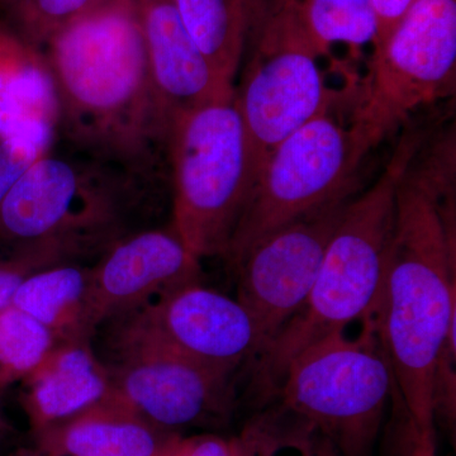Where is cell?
I'll use <instances>...</instances> for the list:
<instances>
[{"label":"cell","instance_id":"44dd1931","mask_svg":"<svg viewBox=\"0 0 456 456\" xmlns=\"http://www.w3.org/2000/svg\"><path fill=\"white\" fill-rule=\"evenodd\" d=\"M56 345L46 327L13 305L0 311V391L23 382Z\"/></svg>","mask_w":456,"mask_h":456},{"label":"cell","instance_id":"4fadbf2b","mask_svg":"<svg viewBox=\"0 0 456 456\" xmlns=\"http://www.w3.org/2000/svg\"><path fill=\"white\" fill-rule=\"evenodd\" d=\"M202 266L171 224L125 237L90 268L88 314L93 331L139 310L180 285L200 281Z\"/></svg>","mask_w":456,"mask_h":456},{"label":"cell","instance_id":"4dcf8cb0","mask_svg":"<svg viewBox=\"0 0 456 456\" xmlns=\"http://www.w3.org/2000/svg\"><path fill=\"white\" fill-rule=\"evenodd\" d=\"M5 425L4 419H3L2 407H0V444H2L3 437H4Z\"/></svg>","mask_w":456,"mask_h":456},{"label":"cell","instance_id":"8fae6325","mask_svg":"<svg viewBox=\"0 0 456 456\" xmlns=\"http://www.w3.org/2000/svg\"><path fill=\"white\" fill-rule=\"evenodd\" d=\"M107 322L228 375L256 362L268 346L241 302L200 281L180 285Z\"/></svg>","mask_w":456,"mask_h":456},{"label":"cell","instance_id":"8992f818","mask_svg":"<svg viewBox=\"0 0 456 456\" xmlns=\"http://www.w3.org/2000/svg\"><path fill=\"white\" fill-rule=\"evenodd\" d=\"M358 338H321L289 362L278 387L283 406L330 441L340 456H369L395 388L374 318Z\"/></svg>","mask_w":456,"mask_h":456},{"label":"cell","instance_id":"d6a6232c","mask_svg":"<svg viewBox=\"0 0 456 456\" xmlns=\"http://www.w3.org/2000/svg\"><path fill=\"white\" fill-rule=\"evenodd\" d=\"M285 2V0H266V3L269 4H281V3Z\"/></svg>","mask_w":456,"mask_h":456},{"label":"cell","instance_id":"f546056e","mask_svg":"<svg viewBox=\"0 0 456 456\" xmlns=\"http://www.w3.org/2000/svg\"><path fill=\"white\" fill-rule=\"evenodd\" d=\"M22 0H0V9L4 12L5 17L11 16Z\"/></svg>","mask_w":456,"mask_h":456},{"label":"cell","instance_id":"ba28073f","mask_svg":"<svg viewBox=\"0 0 456 456\" xmlns=\"http://www.w3.org/2000/svg\"><path fill=\"white\" fill-rule=\"evenodd\" d=\"M368 152L353 128L330 112L305 123L261 167L224 259L233 263L278 228L353 198Z\"/></svg>","mask_w":456,"mask_h":456},{"label":"cell","instance_id":"f1b7e54d","mask_svg":"<svg viewBox=\"0 0 456 456\" xmlns=\"http://www.w3.org/2000/svg\"><path fill=\"white\" fill-rule=\"evenodd\" d=\"M407 435H408V456H437L435 443H428L419 436L410 419L406 416Z\"/></svg>","mask_w":456,"mask_h":456},{"label":"cell","instance_id":"cb8c5ba5","mask_svg":"<svg viewBox=\"0 0 456 456\" xmlns=\"http://www.w3.org/2000/svg\"><path fill=\"white\" fill-rule=\"evenodd\" d=\"M62 264L55 250L41 244H18L17 253L0 260V311L13 302L18 288L33 273Z\"/></svg>","mask_w":456,"mask_h":456},{"label":"cell","instance_id":"484cf974","mask_svg":"<svg viewBox=\"0 0 456 456\" xmlns=\"http://www.w3.org/2000/svg\"><path fill=\"white\" fill-rule=\"evenodd\" d=\"M260 443V424L246 428L236 437L218 435L180 436L169 456H255Z\"/></svg>","mask_w":456,"mask_h":456},{"label":"cell","instance_id":"d6986e66","mask_svg":"<svg viewBox=\"0 0 456 456\" xmlns=\"http://www.w3.org/2000/svg\"><path fill=\"white\" fill-rule=\"evenodd\" d=\"M89 272L70 263L38 270L20 284L12 305L46 327L57 344L89 342Z\"/></svg>","mask_w":456,"mask_h":456},{"label":"cell","instance_id":"277c9868","mask_svg":"<svg viewBox=\"0 0 456 456\" xmlns=\"http://www.w3.org/2000/svg\"><path fill=\"white\" fill-rule=\"evenodd\" d=\"M406 126L377 182L345 208L327 245L307 301L278 332L255 365L257 391H278L288 362L321 338L374 318L382 296L399 180L425 142Z\"/></svg>","mask_w":456,"mask_h":456},{"label":"cell","instance_id":"30bf717a","mask_svg":"<svg viewBox=\"0 0 456 456\" xmlns=\"http://www.w3.org/2000/svg\"><path fill=\"white\" fill-rule=\"evenodd\" d=\"M110 325L107 395L165 431L230 417L233 375Z\"/></svg>","mask_w":456,"mask_h":456},{"label":"cell","instance_id":"ac0fdd59","mask_svg":"<svg viewBox=\"0 0 456 456\" xmlns=\"http://www.w3.org/2000/svg\"><path fill=\"white\" fill-rule=\"evenodd\" d=\"M173 4L216 77L235 89L246 44L266 0H173Z\"/></svg>","mask_w":456,"mask_h":456},{"label":"cell","instance_id":"1f68e13d","mask_svg":"<svg viewBox=\"0 0 456 456\" xmlns=\"http://www.w3.org/2000/svg\"><path fill=\"white\" fill-rule=\"evenodd\" d=\"M180 437V436H179ZM178 437V439H179ZM178 439H176L175 441H174L173 444H171V445L169 446V448L167 449H165L163 452H160V454H158L156 456H169L170 454V452H171V449H173V446L175 445V443L176 441H178Z\"/></svg>","mask_w":456,"mask_h":456},{"label":"cell","instance_id":"d4e9b609","mask_svg":"<svg viewBox=\"0 0 456 456\" xmlns=\"http://www.w3.org/2000/svg\"><path fill=\"white\" fill-rule=\"evenodd\" d=\"M456 322L450 326L444 340L434 379H432V413L434 421L440 419L443 424L454 430L456 419Z\"/></svg>","mask_w":456,"mask_h":456},{"label":"cell","instance_id":"ffe728a7","mask_svg":"<svg viewBox=\"0 0 456 456\" xmlns=\"http://www.w3.org/2000/svg\"><path fill=\"white\" fill-rule=\"evenodd\" d=\"M312 46L322 56L334 44L362 47L377 38L371 0H290Z\"/></svg>","mask_w":456,"mask_h":456},{"label":"cell","instance_id":"9a60e30c","mask_svg":"<svg viewBox=\"0 0 456 456\" xmlns=\"http://www.w3.org/2000/svg\"><path fill=\"white\" fill-rule=\"evenodd\" d=\"M36 435L49 456H156L180 436L150 424L107 395Z\"/></svg>","mask_w":456,"mask_h":456},{"label":"cell","instance_id":"2e32d148","mask_svg":"<svg viewBox=\"0 0 456 456\" xmlns=\"http://www.w3.org/2000/svg\"><path fill=\"white\" fill-rule=\"evenodd\" d=\"M22 383V406L35 432L97 403L110 386L106 368L89 342L57 344Z\"/></svg>","mask_w":456,"mask_h":456},{"label":"cell","instance_id":"603a6c76","mask_svg":"<svg viewBox=\"0 0 456 456\" xmlns=\"http://www.w3.org/2000/svg\"><path fill=\"white\" fill-rule=\"evenodd\" d=\"M56 131L37 127L0 139V206L41 156L56 145Z\"/></svg>","mask_w":456,"mask_h":456},{"label":"cell","instance_id":"6da1fadb","mask_svg":"<svg viewBox=\"0 0 456 456\" xmlns=\"http://www.w3.org/2000/svg\"><path fill=\"white\" fill-rule=\"evenodd\" d=\"M44 51L59 97L57 145L170 178L173 119L150 77L137 0H102Z\"/></svg>","mask_w":456,"mask_h":456},{"label":"cell","instance_id":"52a82bcc","mask_svg":"<svg viewBox=\"0 0 456 456\" xmlns=\"http://www.w3.org/2000/svg\"><path fill=\"white\" fill-rule=\"evenodd\" d=\"M456 0H416L375 45L350 127L368 151L454 93Z\"/></svg>","mask_w":456,"mask_h":456},{"label":"cell","instance_id":"5b68a950","mask_svg":"<svg viewBox=\"0 0 456 456\" xmlns=\"http://www.w3.org/2000/svg\"><path fill=\"white\" fill-rule=\"evenodd\" d=\"M169 161L171 227L198 259L226 256L256 180L233 99L179 114Z\"/></svg>","mask_w":456,"mask_h":456},{"label":"cell","instance_id":"83f0119b","mask_svg":"<svg viewBox=\"0 0 456 456\" xmlns=\"http://www.w3.org/2000/svg\"><path fill=\"white\" fill-rule=\"evenodd\" d=\"M415 2L416 0H371L375 20H377V38L373 46L383 41V38Z\"/></svg>","mask_w":456,"mask_h":456},{"label":"cell","instance_id":"5bb4252c","mask_svg":"<svg viewBox=\"0 0 456 456\" xmlns=\"http://www.w3.org/2000/svg\"><path fill=\"white\" fill-rule=\"evenodd\" d=\"M137 5L150 77L173 123L179 114L232 101L235 89L216 77L173 0H137Z\"/></svg>","mask_w":456,"mask_h":456},{"label":"cell","instance_id":"4316f807","mask_svg":"<svg viewBox=\"0 0 456 456\" xmlns=\"http://www.w3.org/2000/svg\"><path fill=\"white\" fill-rule=\"evenodd\" d=\"M260 443L255 456H277L279 434L274 428L260 424ZM316 431L305 425L301 445V456H340L322 435L314 437Z\"/></svg>","mask_w":456,"mask_h":456},{"label":"cell","instance_id":"7a4b0ae2","mask_svg":"<svg viewBox=\"0 0 456 456\" xmlns=\"http://www.w3.org/2000/svg\"><path fill=\"white\" fill-rule=\"evenodd\" d=\"M455 169L417 154L399 180L374 321L395 388L422 440L435 443L432 379L456 322Z\"/></svg>","mask_w":456,"mask_h":456},{"label":"cell","instance_id":"3957f363","mask_svg":"<svg viewBox=\"0 0 456 456\" xmlns=\"http://www.w3.org/2000/svg\"><path fill=\"white\" fill-rule=\"evenodd\" d=\"M171 198L170 178L128 169L55 145L0 206V240L46 244L66 260L108 248L154 224Z\"/></svg>","mask_w":456,"mask_h":456},{"label":"cell","instance_id":"7402d4cb","mask_svg":"<svg viewBox=\"0 0 456 456\" xmlns=\"http://www.w3.org/2000/svg\"><path fill=\"white\" fill-rule=\"evenodd\" d=\"M102 0H22L7 22L22 37L44 50L57 31L97 7Z\"/></svg>","mask_w":456,"mask_h":456},{"label":"cell","instance_id":"7c38bea8","mask_svg":"<svg viewBox=\"0 0 456 456\" xmlns=\"http://www.w3.org/2000/svg\"><path fill=\"white\" fill-rule=\"evenodd\" d=\"M353 198L278 228L230 264L237 275L236 299L251 312L268 346L307 301L327 245Z\"/></svg>","mask_w":456,"mask_h":456},{"label":"cell","instance_id":"e0dca14e","mask_svg":"<svg viewBox=\"0 0 456 456\" xmlns=\"http://www.w3.org/2000/svg\"><path fill=\"white\" fill-rule=\"evenodd\" d=\"M59 97L45 51L0 20V139L31 128L55 130Z\"/></svg>","mask_w":456,"mask_h":456},{"label":"cell","instance_id":"9c48e42d","mask_svg":"<svg viewBox=\"0 0 456 456\" xmlns=\"http://www.w3.org/2000/svg\"><path fill=\"white\" fill-rule=\"evenodd\" d=\"M251 33L253 53L233 103L250 141L257 178L266 159L287 137L331 110L334 95L326 88L317 64L320 55L290 0L266 5Z\"/></svg>","mask_w":456,"mask_h":456}]
</instances>
